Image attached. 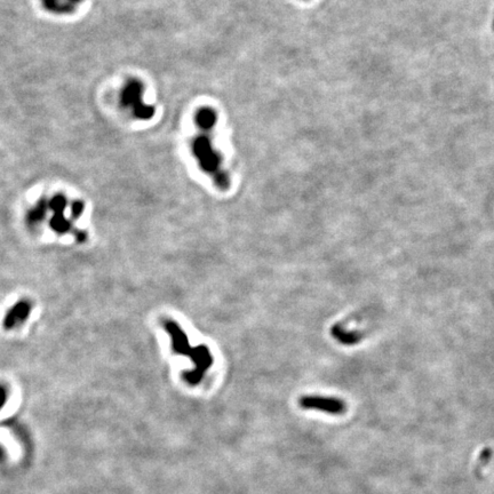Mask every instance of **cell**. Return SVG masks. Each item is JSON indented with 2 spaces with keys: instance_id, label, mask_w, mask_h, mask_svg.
<instances>
[{
  "instance_id": "obj_2",
  "label": "cell",
  "mask_w": 494,
  "mask_h": 494,
  "mask_svg": "<svg viewBox=\"0 0 494 494\" xmlns=\"http://www.w3.org/2000/svg\"><path fill=\"white\" fill-rule=\"evenodd\" d=\"M143 94H144L143 82L138 78H130L120 92V103L135 118L145 122L152 118L156 110L152 105L143 102Z\"/></svg>"
},
{
  "instance_id": "obj_3",
  "label": "cell",
  "mask_w": 494,
  "mask_h": 494,
  "mask_svg": "<svg viewBox=\"0 0 494 494\" xmlns=\"http://www.w3.org/2000/svg\"><path fill=\"white\" fill-rule=\"evenodd\" d=\"M297 404L303 410L318 411L330 416H342L347 411V404L343 399L330 396L305 395L299 398Z\"/></svg>"
},
{
  "instance_id": "obj_5",
  "label": "cell",
  "mask_w": 494,
  "mask_h": 494,
  "mask_svg": "<svg viewBox=\"0 0 494 494\" xmlns=\"http://www.w3.org/2000/svg\"><path fill=\"white\" fill-rule=\"evenodd\" d=\"M332 334H333V337L337 339L338 341H340L341 343H343V345H353V343H356L358 341V337L355 333L346 331L339 325L333 327Z\"/></svg>"
},
{
  "instance_id": "obj_1",
  "label": "cell",
  "mask_w": 494,
  "mask_h": 494,
  "mask_svg": "<svg viewBox=\"0 0 494 494\" xmlns=\"http://www.w3.org/2000/svg\"><path fill=\"white\" fill-rule=\"evenodd\" d=\"M198 133L191 140V153L204 173L212 176L214 182L222 189L229 187V179L222 167V158L214 148L212 132L217 122L216 112L211 107H202L195 116Z\"/></svg>"
},
{
  "instance_id": "obj_4",
  "label": "cell",
  "mask_w": 494,
  "mask_h": 494,
  "mask_svg": "<svg viewBox=\"0 0 494 494\" xmlns=\"http://www.w3.org/2000/svg\"><path fill=\"white\" fill-rule=\"evenodd\" d=\"M82 1L84 0H40L44 9L55 15L72 14Z\"/></svg>"
}]
</instances>
